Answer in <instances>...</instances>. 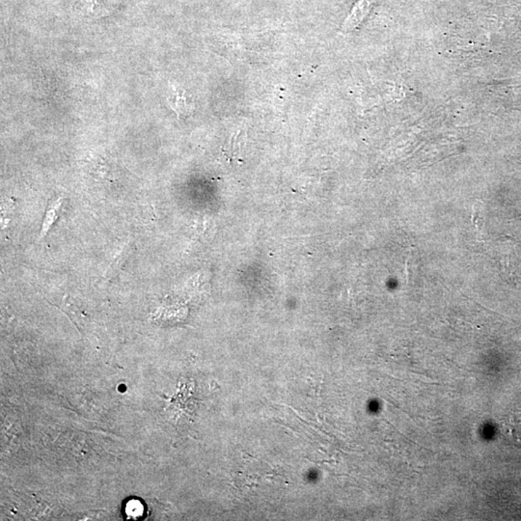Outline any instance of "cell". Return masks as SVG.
Masks as SVG:
<instances>
[{
  "mask_svg": "<svg viewBox=\"0 0 521 521\" xmlns=\"http://www.w3.org/2000/svg\"><path fill=\"white\" fill-rule=\"evenodd\" d=\"M168 103L180 117L189 116L194 108L191 98L186 95L184 90L175 86L171 90Z\"/></svg>",
  "mask_w": 521,
  "mask_h": 521,
  "instance_id": "1",
  "label": "cell"
},
{
  "mask_svg": "<svg viewBox=\"0 0 521 521\" xmlns=\"http://www.w3.org/2000/svg\"><path fill=\"white\" fill-rule=\"evenodd\" d=\"M372 4L373 0H359L355 4L351 14L347 18L343 26H342V31L349 32L354 30L357 26H359L362 23V21L367 17L371 7H372Z\"/></svg>",
  "mask_w": 521,
  "mask_h": 521,
  "instance_id": "2",
  "label": "cell"
},
{
  "mask_svg": "<svg viewBox=\"0 0 521 521\" xmlns=\"http://www.w3.org/2000/svg\"><path fill=\"white\" fill-rule=\"evenodd\" d=\"M144 512L143 506L138 501H130L127 505V515L130 518H138L142 515Z\"/></svg>",
  "mask_w": 521,
  "mask_h": 521,
  "instance_id": "3",
  "label": "cell"
},
{
  "mask_svg": "<svg viewBox=\"0 0 521 521\" xmlns=\"http://www.w3.org/2000/svg\"><path fill=\"white\" fill-rule=\"evenodd\" d=\"M55 215L56 213L53 208H50L49 212L47 213V215H45L44 221V226H43L42 229V235H45V232L47 231V229L50 228V226L52 225L53 221H55Z\"/></svg>",
  "mask_w": 521,
  "mask_h": 521,
  "instance_id": "4",
  "label": "cell"
}]
</instances>
